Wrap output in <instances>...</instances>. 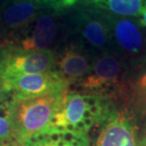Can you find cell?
<instances>
[{
	"mask_svg": "<svg viewBox=\"0 0 146 146\" xmlns=\"http://www.w3.org/2000/svg\"><path fill=\"white\" fill-rule=\"evenodd\" d=\"M93 7L118 16L139 18L146 8V0H88Z\"/></svg>",
	"mask_w": 146,
	"mask_h": 146,
	"instance_id": "4fadbf2b",
	"label": "cell"
},
{
	"mask_svg": "<svg viewBox=\"0 0 146 146\" xmlns=\"http://www.w3.org/2000/svg\"><path fill=\"white\" fill-rule=\"evenodd\" d=\"M13 95L0 88V141L13 137L11 111Z\"/></svg>",
	"mask_w": 146,
	"mask_h": 146,
	"instance_id": "5bb4252c",
	"label": "cell"
},
{
	"mask_svg": "<svg viewBox=\"0 0 146 146\" xmlns=\"http://www.w3.org/2000/svg\"><path fill=\"white\" fill-rule=\"evenodd\" d=\"M77 43L87 51L98 55L113 52L112 39L107 14L94 7L82 8L71 19Z\"/></svg>",
	"mask_w": 146,
	"mask_h": 146,
	"instance_id": "277c9868",
	"label": "cell"
},
{
	"mask_svg": "<svg viewBox=\"0 0 146 146\" xmlns=\"http://www.w3.org/2000/svg\"><path fill=\"white\" fill-rule=\"evenodd\" d=\"M113 49L125 56L137 58L145 48L143 26L139 19L107 13Z\"/></svg>",
	"mask_w": 146,
	"mask_h": 146,
	"instance_id": "52a82bcc",
	"label": "cell"
},
{
	"mask_svg": "<svg viewBox=\"0 0 146 146\" xmlns=\"http://www.w3.org/2000/svg\"><path fill=\"white\" fill-rule=\"evenodd\" d=\"M135 87L138 89V91H139V90L146 89V70L144 72H142L141 74L139 75L138 80L136 81Z\"/></svg>",
	"mask_w": 146,
	"mask_h": 146,
	"instance_id": "2e32d148",
	"label": "cell"
},
{
	"mask_svg": "<svg viewBox=\"0 0 146 146\" xmlns=\"http://www.w3.org/2000/svg\"><path fill=\"white\" fill-rule=\"evenodd\" d=\"M6 1H7V0H0V10H1V8L3 7V5L5 4Z\"/></svg>",
	"mask_w": 146,
	"mask_h": 146,
	"instance_id": "44dd1931",
	"label": "cell"
},
{
	"mask_svg": "<svg viewBox=\"0 0 146 146\" xmlns=\"http://www.w3.org/2000/svg\"><path fill=\"white\" fill-rule=\"evenodd\" d=\"M138 146H146V126L144 128V131H143V134H142L141 139H139Z\"/></svg>",
	"mask_w": 146,
	"mask_h": 146,
	"instance_id": "d6986e66",
	"label": "cell"
},
{
	"mask_svg": "<svg viewBox=\"0 0 146 146\" xmlns=\"http://www.w3.org/2000/svg\"><path fill=\"white\" fill-rule=\"evenodd\" d=\"M125 66L121 56L115 52L97 55L90 71L76 84L84 93L106 96L112 99L114 93L123 89Z\"/></svg>",
	"mask_w": 146,
	"mask_h": 146,
	"instance_id": "3957f363",
	"label": "cell"
},
{
	"mask_svg": "<svg viewBox=\"0 0 146 146\" xmlns=\"http://www.w3.org/2000/svg\"><path fill=\"white\" fill-rule=\"evenodd\" d=\"M68 89L37 97H13L11 111L13 138L23 144L28 138L48 128L62 104Z\"/></svg>",
	"mask_w": 146,
	"mask_h": 146,
	"instance_id": "7a4b0ae2",
	"label": "cell"
},
{
	"mask_svg": "<svg viewBox=\"0 0 146 146\" xmlns=\"http://www.w3.org/2000/svg\"><path fill=\"white\" fill-rule=\"evenodd\" d=\"M96 126L99 133L94 146H138L134 121L113 106Z\"/></svg>",
	"mask_w": 146,
	"mask_h": 146,
	"instance_id": "9c48e42d",
	"label": "cell"
},
{
	"mask_svg": "<svg viewBox=\"0 0 146 146\" xmlns=\"http://www.w3.org/2000/svg\"><path fill=\"white\" fill-rule=\"evenodd\" d=\"M60 13L43 9L27 28L13 39L2 42L1 45H8L24 51L49 49L60 31Z\"/></svg>",
	"mask_w": 146,
	"mask_h": 146,
	"instance_id": "5b68a950",
	"label": "cell"
},
{
	"mask_svg": "<svg viewBox=\"0 0 146 146\" xmlns=\"http://www.w3.org/2000/svg\"><path fill=\"white\" fill-rule=\"evenodd\" d=\"M112 106L111 99L106 96L68 89L48 128L87 134L103 121Z\"/></svg>",
	"mask_w": 146,
	"mask_h": 146,
	"instance_id": "6da1fadb",
	"label": "cell"
},
{
	"mask_svg": "<svg viewBox=\"0 0 146 146\" xmlns=\"http://www.w3.org/2000/svg\"><path fill=\"white\" fill-rule=\"evenodd\" d=\"M0 146H23L21 142L17 141L15 139L11 137L3 141H0Z\"/></svg>",
	"mask_w": 146,
	"mask_h": 146,
	"instance_id": "e0dca14e",
	"label": "cell"
},
{
	"mask_svg": "<svg viewBox=\"0 0 146 146\" xmlns=\"http://www.w3.org/2000/svg\"><path fill=\"white\" fill-rule=\"evenodd\" d=\"M29 1L44 9L54 11L56 13H62L63 11L74 6L77 0H29Z\"/></svg>",
	"mask_w": 146,
	"mask_h": 146,
	"instance_id": "9a60e30c",
	"label": "cell"
},
{
	"mask_svg": "<svg viewBox=\"0 0 146 146\" xmlns=\"http://www.w3.org/2000/svg\"><path fill=\"white\" fill-rule=\"evenodd\" d=\"M51 49L24 51L8 45L0 46V80L15 76L53 71Z\"/></svg>",
	"mask_w": 146,
	"mask_h": 146,
	"instance_id": "8992f818",
	"label": "cell"
},
{
	"mask_svg": "<svg viewBox=\"0 0 146 146\" xmlns=\"http://www.w3.org/2000/svg\"><path fill=\"white\" fill-rule=\"evenodd\" d=\"M23 146H90L86 133L46 128L23 142Z\"/></svg>",
	"mask_w": 146,
	"mask_h": 146,
	"instance_id": "7c38bea8",
	"label": "cell"
},
{
	"mask_svg": "<svg viewBox=\"0 0 146 146\" xmlns=\"http://www.w3.org/2000/svg\"><path fill=\"white\" fill-rule=\"evenodd\" d=\"M93 64L89 52L77 42L64 46L54 52L53 71L68 86L76 84L90 71Z\"/></svg>",
	"mask_w": 146,
	"mask_h": 146,
	"instance_id": "30bf717a",
	"label": "cell"
},
{
	"mask_svg": "<svg viewBox=\"0 0 146 146\" xmlns=\"http://www.w3.org/2000/svg\"><path fill=\"white\" fill-rule=\"evenodd\" d=\"M139 22H141V24L143 26L144 28H146V8L143 11V13H141V17H139Z\"/></svg>",
	"mask_w": 146,
	"mask_h": 146,
	"instance_id": "ffe728a7",
	"label": "cell"
},
{
	"mask_svg": "<svg viewBox=\"0 0 146 146\" xmlns=\"http://www.w3.org/2000/svg\"><path fill=\"white\" fill-rule=\"evenodd\" d=\"M1 87L16 98H31L68 88L55 71L20 75L1 81Z\"/></svg>",
	"mask_w": 146,
	"mask_h": 146,
	"instance_id": "ba28073f",
	"label": "cell"
},
{
	"mask_svg": "<svg viewBox=\"0 0 146 146\" xmlns=\"http://www.w3.org/2000/svg\"><path fill=\"white\" fill-rule=\"evenodd\" d=\"M138 93H139L138 101H139V106L146 110V89L139 90V91H138Z\"/></svg>",
	"mask_w": 146,
	"mask_h": 146,
	"instance_id": "ac0fdd59",
	"label": "cell"
},
{
	"mask_svg": "<svg viewBox=\"0 0 146 146\" xmlns=\"http://www.w3.org/2000/svg\"><path fill=\"white\" fill-rule=\"evenodd\" d=\"M1 43H2V40H1V38H0V46H1Z\"/></svg>",
	"mask_w": 146,
	"mask_h": 146,
	"instance_id": "7402d4cb",
	"label": "cell"
},
{
	"mask_svg": "<svg viewBox=\"0 0 146 146\" xmlns=\"http://www.w3.org/2000/svg\"><path fill=\"white\" fill-rule=\"evenodd\" d=\"M43 9L29 0H7L0 10V38L2 42L13 39L21 33Z\"/></svg>",
	"mask_w": 146,
	"mask_h": 146,
	"instance_id": "8fae6325",
	"label": "cell"
},
{
	"mask_svg": "<svg viewBox=\"0 0 146 146\" xmlns=\"http://www.w3.org/2000/svg\"><path fill=\"white\" fill-rule=\"evenodd\" d=\"M0 88H1V80H0Z\"/></svg>",
	"mask_w": 146,
	"mask_h": 146,
	"instance_id": "603a6c76",
	"label": "cell"
}]
</instances>
